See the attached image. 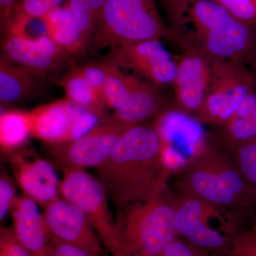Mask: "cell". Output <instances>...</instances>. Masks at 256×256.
<instances>
[{"label": "cell", "mask_w": 256, "mask_h": 256, "mask_svg": "<svg viewBox=\"0 0 256 256\" xmlns=\"http://www.w3.org/2000/svg\"><path fill=\"white\" fill-rule=\"evenodd\" d=\"M110 62L102 99L114 114L130 124H146L162 109L163 100L154 86L121 72Z\"/></svg>", "instance_id": "cell-8"}, {"label": "cell", "mask_w": 256, "mask_h": 256, "mask_svg": "<svg viewBox=\"0 0 256 256\" xmlns=\"http://www.w3.org/2000/svg\"><path fill=\"white\" fill-rule=\"evenodd\" d=\"M160 149L159 136L152 124H133L97 168L98 178L118 214L168 186L171 176L163 166Z\"/></svg>", "instance_id": "cell-1"}, {"label": "cell", "mask_w": 256, "mask_h": 256, "mask_svg": "<svg viewBox=\"0 0 256 256\" xmlns=\"http://www.w3.org/2000/svg\"><path fill=\"white\" fill-rule=\"evenodd\" d=\"M152 124L162 144L172 146L188 160L210 142L201 121L176 107L162 109Z\"/></svg>", "instance_id": "cell-14"}, {"label": "cell", "mask_w": 256, "mask_h": 256, "mask_svg": "<svg viewBox=\"0 0 256 256\" xmlns=\"http://www.w3.org/2000/svg\"><path fill=\"white\" fill-rule=\"evenodd\" d=\"M114 114L76 140L52 146L56 164L62 170H85L100 166L110 156L128 128Z\"/></svg>", "instance_id": "cell-9"}, {"label": "cell", "mask_w": 256, "mask_h": 256, "mask_svg": "<svg viewBox=\"0 0 256 256\" xmlns=\"http://www.w3.org/2000/svg\"><path fill=\"white\" fill-rule=\"evenodd\" d=\"M42 214L50 236L102 255V244L98 236L76 205L60 196L46 204Z\"/></svg>", "instance_id": "cell-11"}, {"label": "cell", "mask_w": 256, "mask_h": 256, "mask_svg": "<svg viewBox=\"0 0 256 256\" xmlns=\"http://www.w3.org/2000/svg\"><path fill=\"white\" fill-rule=\"evenodd\" d=\"M9 34L26 41L35 42L48 36L44 18H32L13 12L2 34Z\"/></svg>", "instance_id": "cell-25"}, {"label": "cell", "mask_w": 256, "mask_h": 256, "mask_svg": "<svg viewBox=\"0 0 256 256\" xmlns=\"http://www.w3.org/2000/svg\"><path fill=\"white\" fill-rule=\"evenodd\" d=\"M0 254L5 256H32L10 228H2L0 230Z\"/></svg>", "instance_id": "cell-31"}, {"label": "cell", "mask_w": 256, "mask_h": 256, "mask_svg": "<svg viewBox=\"0 0 256 256\" xmlns=\"http://www.w3.org/2000/svg\"><path fill=\"white\" fill-rule=\"evenodd\" d=\"M108 116L106 112L90 110L79 106L76 116L72 124L68 142L76 140L85 136L104 122Z\"/></svg>", "instance_id": "cell-27"}, {"label": "cell", "mask_w": 256, "mask_h": 256, "mask_svg": "<svg viewBox=\"0 0 256 256\" xmlns=\"http://www.w3.org/2000/svg\"><path fill=\"white\" fill-rule=\"evenodd\" d=\"M60 84L63 87L65 98L72 104L100 112H106L108 108L102 97L84 78L77 67L66 74Z\"/></svg>", "instance_id": "cell-23"}, {"label": "cell", "mask_w": 256, "mask_h": 256, "mask_svg": "<svg viewBox=\"0 0 256 256\" xmlns=\"http://www.w3.org/2000/svg\"><path fill=\"white\" fill-rule=\"evenodd\" d=\"M173 198L175 228L178 236L206 252L220 250L230 242L226 236L228 234L220 232L212 226V220L228 222L222 212L198 197L186 192L175 190Z\"/></svg>", "instance_id": "cell-10"}, {"label": "cell", "mask_w": 256, "mask_h": 256, "mask_svg": "<svg viewBox=\"0 0 256 256\" xmlns=\"http://www.w3.org/2000/svg\"><path fill=\"white\" fill-rule=\"evenodd\" d=\"M174 176L175 190L206 202L232 224L256 210V188L242 174L233 154L217 143H208Z\"/></svg>", "instance_id": "cell-2"}, {"label": "cell", "mask_w": 256, "mask_h": 256, "mask_svg": "<svg viewBox=\"0 0 256 256\" xmlns=\"http://www.w3.org/2000/svg\"><path fill=\"white\" fill-rule=\"evenodd\" d=\"M18 197L14 184L8 176L2 175L0 178V220H2L14 206Z\"/></svg>", "instance_id": "cell-33"}, {"label": "cell", "mask_w": 256, "mask_h": 256, "mask_svg": "<svg viewBox=\"0 0 256 256\" xmlns=\"http://www.w3.org/2000/svg\"><path fill=\"white\" fill-rule=\"evenodd\" d=\"M160 256H216L210 255L206 250L192 244L175 239L163 250Z\"/></svg>", "instance_id": "cell-34"}, {"label": "cell", "mask_w": 256, "mask_h": 256, "mask_svg": "<svg viewBox=\"0 0 256 256\" xmlns=\"http://www.w3.org/2000/svg\"><path fill=\"white\" fill-rule=\"evenodd\" d=\"M166 34L154 0H106L90 45L114 50Z\"/></svg>", "instance_id": "cell-5"}, {"label": "cell", "mask_w": 256, "mask_h": 256, "mask_svg": "<svg viewBox=\"0 0 256 256\" xmlns=\"http://www.w3.org/2000/svg\"><path fill=\"white\" fill-rule=\"evenodd\" d=\"M13 232L32 256H50V239L36 202L18 197L11 210Z\"/></svg>", "instance_id": "cell-16"}, {"label": "cell", "mask_w": 256, "mask_h": 256, "mask_svg": "<svg viewBox=\"0 0 256 256\" xmlns=\"http://www.w3.org/2000/svg\"><path fill=\"white\" fill-rule=\"evenodd\" d=\"M16 0H0V24L2 30L8 24L13 13Z\"/></svg>", "instance_id": "cell-37"}, {"label": "cell", "mask_w": 256, "mask_h": 256, "mask_svg": "<svg viewBox=\"0 0 256 256\" xmlns=\"http://www.w3.org/2000/svg\"><path fill=\"white\" fill-rule=\"evenodd\" d=\"M110 62H90L77 67L78 72L102 98V90L109 72ZM104 100V99H102Z\"/></svg>", "instance_id": "cell-29"}, {"label": "cell", "mask_w": 256, "mask_h": 256, "mask_svg": "<svg viewBox=\"0 0 256 256\" xmlns=\"http://www.w3.org/2000/svg\"><path fill=\"white\" fill-rule=\"evenodd\" d=\"M210 60V86L203 105L196 117L203 124L220 126L254 92V79L242 64Z\"/></svg>", "instance_id": "cell-7"}, {"label": "cell", "mask_w": 256, "mask_h": 256, "mask_svg": "<svg viewBox=\"0 0 256 256\" xmlns=\"http://www.w3.org/2000/svg\"><path fill=\"white\" fill-rule=\"evenodd\" d=\"M230 248L232 256H256V210L236 226Z\"/></svg>", "instance_id": "cell-26"}, {"label": "cell", "mask_w": 256, "mask_h": 256, "mask_svg": "<svg viewBox=\"0 0 256 256\" xmlns=\"http://www.w3.org/2000/svg\"><path fill=\"white\" fill-rule=\"evenodd\" d=\"M30 70L10 63L3 56L0 62V100L1 104H20L38 92V82Z\"/></svg>", "instance_id": "cell-21"}, {"label": "cell", "mask_w": 256, "mask_h": 256, "mask_svg": "<svg viewBox=\"0 0 256 256\" xmlns=\"http://www.w3.org/2000/svg\"><path fill=\"white\" fill-rule=\"evenodd\" d=\"M46 0H16L13 12L32 18H44L50 11Z\"/></svg>", "instance_id": "cell-32"}, {"label": "cell", "mask_w": 256, "mask_h": 256, "mask_svg": "<svg viewBox=\"0 0 256 256\" xmlns=\"http://www.w3.org/2000/svg\"><path fill=\"white\" fill-rule=\"evenodd\" d=\"M50 256H101L82 250L75 246L60 242L50 236Z\"/></svg>", "instance_id": "cell-35"}, {"label": "cell", "mask_w": 256, "mask_h": 256, "mask_svg": "<svg viewBox=\"0 0 256 256\" xmlns=\"http://www.w3.org/2000/svg\"><path fill=\"white\" fill-rule=\"evenodd\" d=\"M124 256H160L176 238L169 186L134 202L116 217Z\"/></svg>", "instance_id": "cell-4"}, {"label": "cell", "mask_w": 256, "mask_h": 256, "mask_svg": "<svg viewBox=\"0 0 256 256\" xmlns=\"http://www.w3.org/2000/svg\"><path fill=\"white\" fill-rule=\"evenodd\" d=\"M15 159V176L25 196L44 206L60 196V182L50 162L40 158L25 160L16 156Z\"/></svg>", "instance_id": "cell-17"}, {"label": "cell", "mask_w": 256, "mask_h": 256, "mask_svg": "<svg viewBox=\"0 0 256 256\" xmlns=\"http://www.w3.org/2000/svg\"><path fill=\"white\" fill-rule=\"evenodd\" d=\"M175 107L196 116L203 105L212 75V60L201 50L190 48L176 62Z\"/></svg>", "instance_id": "cell-13"}, {"label": "cell", "mask_w": 256, "mask_h": 256, "mask_svg": "<svg viewBox=\"0 0 256 256\" xmlns=\"http://www.w3.org/2000/svg\"><path fill=\"white\" fill-rule=\"evenodd\" d=\"M234 18L254 26L256 24V0H214Z\"/></svg>", "instance_id": "cell-30"}, {"label": "cell", "mask_w": 256, "mask_h": 256, "mask_svg": "<svg viewBox=\"0 0 256 256\" xmlns=\"http://www.w3.org/2000/svg\"><path fill=\"white\" fill-rule=\"evenodd\" d=\"M105 2L106 0H66L64 4L78 22L90 45Z\"/></svg>", "instance_id": "cell-24"}, {"label": "cell", "mask_w": 256, "mask_h": 256, "mask_svg": "<svg viewBox=\"0 0 256 256\" xmlns=\"http://www.w3.org/2000/svg\"><path fill=\"white\" fill-rule=\"evenodd\" d=\"M192 0H161L170 22L174 20Z\"/></svg>", "instance_id": "cell-36"}, {"label": "cell", "mask_w": 256, "mask_h": 256, "mask_svg": "<svg viewBox=\"0 0 256 256\" xmlns=\"http://www.w3.org/2000/svg\"><path fill=\"white\" fill-rule=\"evenodd\" d=\"M232 154L242 174L256 188V142L240 146Z\"/></svg>", "instance_id": "cell-28"}, {"label": "cell", "mask_w": 256, "mask_h": 256, "mask_svg": "<svg viewBox=\"0 0 256 256\" xmlns=\"http://www.w3.org/2000/svg\"><path fill=\"white\" fill-rule=\"evenodd\" d=\"M2 48L6 60L30 70L35 76H44L60 67V62L50 58L35 42L3 34Z\"/></svg>", "instance_id": "cell-19"}, {"label": "cell", "mask_w": 256, "mask_h": 256, "mask_svg": "<svg viewBox=\"0 0 256 256\" xmlns=\"http://www.w3.org/2000/svg\"><path fill=\"white\" fill-rule=\"evenodd\" d=\"M46 1L50 5V8H54L62 6V4H65L66 0H46Z\"/></svg>", "instance_id": "cell-38"}, {"label": "cell", "mask_w": 256, "mask_h": 256, "mask_svg": "<svg viewBox=\"0 0 256 256\" xmlns=\"http://www.w3.org/2000/svg\"><path fill=\"white\" fill-rule=\"evenodd\" d=\"M44 18L48 36L69 54L82 53L90 45L78 22L65 5L52 8Z\"/></svg>", "instance_id": "cell-20"}, {"label": "cell", "mask_w": 256, "mask_h": 256, "mask_svg": "<svg viewBox=\"0 0 256 256\" xmlns=\"http://www.w3.org/2000/svg\"><path fill=\"white\" fill-rule=\"evenodd\" d=\"M30 112L18 110H4L0 117V146L2 151L9 153L20 148L31 136Z\"/></svg>", "instance_id": "cell-22"}, {"label": "cell", "mask_w": 256, "mask_h": 256, "mask_svg": "<svg viewBox=\"0 0 256 256\" xmlns=\"http://www.w3.org/2000/svg\"><path fill=\"white\" fill-rule=\"evenodd\" d=\"M171 25L210 58L242 64L252 58V26L234 18L214 0H192Z\"/></svg>", "instance_id": "cell-3"}, {"label": "cell", "mask_w": 256, "mask_h": 256, "mask_svg": "<svg viewBox=\"0 0 256 256\" xmlns=\"http://www.w3.org/2000/svg\"><path fill=\"white\" fill-rule=\"evenodd\" d=\"M220 146L230 152L256 142V92H252L235 112L220 124Z\"/></svg>", "instance_id": "cell-18"}, {"label": "cell", "mask_w": 256, "mask_h": 256, "mask_svg": "<svg viewBox=\"0 0 256 256\" xmlns=\"http://www.w3.org/2000/svg\"><path fill=\"white\" fill-rule=\"evenodd\" d=\"M110 60L140 74L156 86L172 85L178 64L159 38L111 50Z\"/></svg>", "instance_id": "cell-12"}, {"label": "cell", "mask_w": 256, "mask_h": 256, "mask_svg": "<svg viewBox=\"0 0 256 256\" xmlns=\"http://www.w3.org/2000/svg\"><path fill=\"white\" fill-rule=\"evenodd\" d=\"M78 107L64 98L30 111L31 136L52 146L68 142Z\"/></svg>", "instance_id": "cell-15"}, {"label": "cell", "mask_w": 256, "mask_h": 256, "mask_svg": "<svg viewBox=\"0 0 256 256\" xmlns=\"http://www.w3.org/2000/svg\"><path fill=\"white\" fill-rule=\"evenodd\" d=\"M63 173L60 196L84 212L111 255L124 256L117 220L111 214L108 196L98 178L85 170H64Z\"/></svg>", "instance_id": "cell-6"}]
</instances>
